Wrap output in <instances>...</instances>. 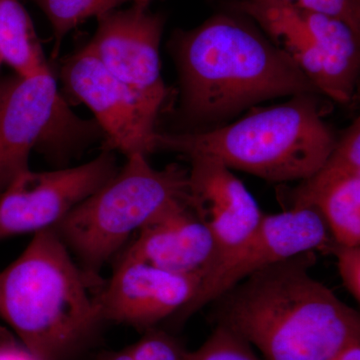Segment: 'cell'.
<instances>
[{
	"mask_svg": "<svg viewBox=\"0 0 360 360\" xmlns=\"http://www.w3.org/2000/svg\"><path fill=\"white\" fill-rule=\"evenodd\" d=\"M169 49L179 84L174 132L210 131L264 101L321 94L290 56L239 16L217 14L179 30Z\"/></svg>",
	"mask_w": 360,
	"mask_h": 360,
	"instance_id": "6da1fadb",
	"label": "cell"
},
{
	"mask_svg": "<svg viewBox=\"0 0 360 360\" xmlns=\"http://www.w3.org/2000/svg\"><path fill=\"white\" fill-rule=\"evenodd\" d=\"M315 251L251 274L217 300L215 323L265 360H329L360 340L359 311L315 279Z\"/></svg>",
	"mask_w": 360,
	"mask_h": 360,
	"instance_id": "7a4b0ae2",
	"label": "cell"
},
{
	"mask_svg": "<svg viewBox=\"0 0 360 360\" xmlns=\"http://www.w3.org/2000/svg\"><path fill=\"white\" fill-rule=\"evenodd\" d=\"M104 284L75 264L56 229H45L0 272V317L39 360H65L103 321Z\"/></svg>",
	"mask_w": 360,
	"mask_h": 360,
	"instance_id": "3957f363",
	"label": "cell"
},
{
	"mask_svg": "<svg viewBox=\"0 0 360 360\" xmlns=\"http://www.w3.org/2000/svg\"><path fill=\"white\" fill-rule=\"evenodd\" d=\"M319 92L291 96L269 108L200 134L160 132L156 149L184 156L202 153L231 169L267 181H300L314 174L335 148L338 136L324 117L330 108Z\"/></svg>",
	"mask_w": 360,
	"mask_h": 360,
	"instance_id": "277c9868",
	"label": "cell"
},
{
	"mask_svg": "<svg viewBox=\"0 0 360 360\" xmlns=\"http://www.w3.org/2000/svg\"><path fill=\"white\" fill-rule=\"evenodd\" d=\"M188 168L172 163L155 169L134 155L98 191L54 227L66 246L97 274L135 231L168 206L187 200Z\"/></svg>",
	"mask_w": 360,
	"mask_h": 360,
	"instance_id": "5b68a950",
	"label": "cell"
},
{
	"mask_svg": "<svg viewBox=\"0 0 360 360\" xmlns=\"http://www.w3.org/2000/svg\"><path fill=\"white\" fill-rule=\"evenodd\" d=\"M330 243L328 227L316 210L297 208L264 214L245 238L217 253L195 295L177 319L186 321L269 265L307 251L328 250Z\"/></svg>",
	"mask_w": 360,
	"mask_h": 360,
	"instance_id": "8992f818",
	"label": "cell"
},
{
	"mask_svg": "<svg viewBox=\"0 0 360 360\" xmlns=\"http://www.w3.org/2000/svg\"><path fill=\"white\" fill-rule=\"evenodd\" d=\"M61 82L70 96L85 104L105 135V150L127 158L155 153L160 108L122 84L86 46L65 59Z\"/></svg>",
	"mask_w": 360,
	"mask_h": 360,
	"instance_id": "52a82bcc",
	"label": "cell"
},
{
	"mask_svg": "<svg viewBox=\"0 0 360 360\" xmlns=\"http://www.w3.org/2000/svg\"><path fill=\"white\" fill-rule=\"evenodd\" d=\"M118 172L112 151L53 172H20L0 194V240L58 226Z\"/></svg>",
	"mask_w": 360,
	"mask_h": 360,
	"instance_id": "ba28073f",
	"label": "cell"
},
{
	"mask_svg": "<svg viewBox=\"0 0 360 360\" xmlns=\"http://www.w3.org/2000/svg\"><path fill=\"white\" fill-rule=\"evenodd\" d=\"M85 122L71 112L51 71L0 80V194L28 169L33 148Z\"/></svg>",
	"mask_w": 360,
	"mask_h": 360,
	"instance_id": "9c48e42d",
	"label": "cell"
},
{
	"mask_svg": "<svg viewBox=\"0 0 360 360\" xmlns=\"http://www.w3.org/2000/svg\"><path fill=\"white\" fill-rule=\"evenodd\" d=\"M94 37L85 45L113 77L161 111L169 98L161 77L160 47L165 18L134 4L97 18Z\"/></svg>",
	"mask_w": 360,
	"mask_h": 360,
	"instance_id": "30bf717a",
	"label": "cell"
},
{
	"mask_svg": "<svg viewBox=\"0 0 360 360\" xmlns=\"http://www.w3.org/2000/svg\"><path fill=\"white\" fill-rule=\"evenodd\" d=\"M202 276L180 274L123 257L101 295L103 321L155 328L191 302Z\"/></svg>",
	"mask_w": 360,
	"mask_h": 360,
	"instance_id": "8fae6325",
	"label": "cell"
},
{
	"mask_svg": "<svg viewBox=\"0 0 360 360\" xmlns=\"http://www.w3.org/2000/svg\"><path fill=\"white\" fill-rule=\"evenodd\" d=\"M184 158L191 163L188 205L212 232L217 252L236 245L264 213L243 181L219 158L202 153Z\"/></svg>",
	"mask_w": 360,
	"mask_h": 360,
	"instance_id": "7c38bea8",
	"label": "cell"
},
{
	"mask_svg": "<svg viewBox=\"0 0 360 360\" xmlns=\"http://www.w3.org/2000/svg\"><path fill=\"white\" fill-rule=\"evenodd\" d=\"M217 252L212 232L187 200H181L144 225L124 257L175 274L202 276Z\"/></svg>",
	"mask_w": 360,
	"mask_h": 360,
	"instance_id": "4fadbf2b",
	"label": "cell"
},
{
	"mask_svg": "<svg viewBox=\"0 0 360 360\" xmlns=\"http://www.w3.org/2000/svg\"><path fill=\"white\" fill-rule=\"evenodd\" d=\"M285 200L288 210H316L335 243L360 245V160L335 146L314 174L286 191Z\"/></svg>",
	"mask_w": 360,
	"mask_h": 360,
	"instance_id": "5bb4252c",
	"label": "cell"
},
{
	"mask_svg": "<svg viewBox=\"0 0 360 360\" xmlns=\"http://www.w3.org/2000/svg\"><path fill=\"white\" fill-rule=\"evenodd\" d=\"M0 58L20 77L51 71L32 18L20 0H0Z\"/></svg>",
	"mask_w": 360,
	"mask_h": 360,
	"instance_id": "9a60e30c",
	"label": "cell"
},
{
	"mask_svg": "<svg viewBox=\"0 0 360 360\" xmlns=\"http://www.w3.org/2000/svg\"><path fill=\"white\" fill-rule=\"evenodd\" d=\"M49 20L53 32L54 54L66 35L89 18L96 20L132 0H33Z\"/></svg>",
	"mask_w": 360,
	"mask_h": 360,
	"instance_id": "2e32d148",
	"label": "cell"
},
{
	"mask_svg": "<svg viewBox=\"0 0 360 360\" xmlns=\"http://www.w3.org/2000/svg\"><path fill=\"white\" fill-rule=\"evenodd\" d=\"M184 360H260L250 343L225 326L217 324L212 335Z\"/></svg>",
	"mask_w": 360,
	"mask_h": 360,
	"instance_id": "e0dca14e",
	"label": "cell"
},
{
	"mask_svg": "<svg viewBox=\"0 0 360 360\" xmlns=\"http://www.w3.org/2000/svg\"><path fill=\"white\" fill-rule=\"evenodd\" d=\"M130 347L134 360H184L187 352L177 338L156 328L144 331Z\"/></svg>",
	"mask_w": 360,
	"mask_h": 360,
	"instance_id": "ac0fdd59",
	"label": "cell"
},
{
	"mask_svg": "<svg viewBox=\"0 0 360 360\" xmlns=\"http://www.w3.org/2000/svg\"><path fill=\"white\" fill-rule=\"evenodd\" d=\"M338 260V269L343 285L352 297L360 300V245H342L335 241L329 245Z\"/></svg>",
	"mask_w": 360,
	"mask_h": 360,
	"instance_id": "d6986e66",
	"label": "cell"
},
{
	"mask_svg": "<svg viewBox=\"0 0 360 360\" xmlns=\"http://www.w3.org/2000/svg\"><path fill=\"white\" fill-rule=\"evenodd\" d=\"M0 360H39L21 342L0 330Z\"/></svg>",
	"mask_w": 360,
	"mask_h": 360,
	"instance_id": "ffe728a7",
	"label": "cell"
},
{
	"mask_svg": "<svg viewBox=\"0 0 360 360\" xmlns=\"http://www.w3.org/2000/svg\"><path fill=\"white\" fill-rule=\"evenodd\" d=\"M329 360H360V340L348 345Z\"/></svg>",
	"mask_w": 360,
	"mask_h": 360,
	"instance_id": "44dd1931",
	"label": "cell"
},
{
	"mask_svg": "<svg viewBox=\"0 0 360 360\" xmlns=\"http://www.w3.org/2000/svg\"><path fill=\"white\" fill-rule=\"evenodd\" d=\"M99 360H134L132 355L131 347H129L120 352H111L104 355L103 359Z\"/></svg>",
	"mask_w": 360,
	"mask_h": 360,
	"instance_id": "7402d4cb",
	"label": "cell"
},
{
	"mask_svg": "<svg viewBox=\"0 0 360 360\" xmlns=\"http://www.w3.org/2000/svg\"><path fill=\"white\" fill-rule=\"evenodd\" d=\"M134 4H148L149 0H132Z\"/></svg>",
	"mask_w": 360,
	"mask_h": 360,
	"instance_id": "603a6c76",
	"label": "cell"
},
{
	"mask_svg": "<svg viewBox=\"0 0 360 360\" xmlns=\"http://www.w3.org/2000/svg\"><path fill=\"white\" fill-rule=\"evenodd\" d=\"M227 1H231V0H227ZM283 1L288 2V4H297L298 0H283Z\"/></svg>",
	"mask_w": 360,
	"mask_h": 360,
	"instance_id": "cb8c5ba5",
	"label": "cell"
},
{
	"mask_svg": "<svg viewBox=\"0 0 360 360\" xmlns=\"http://www.w3.org/2000/svg\"><path fill=\"white\" fill-rule=\"evenodd\" d=\"M1 63H2L1 58H0V65H1Z\"/></svg>",
	"mask_w": 360,
	"mask_h": 360,
	"instance_id": "d4e9b609",
	"label": "cell"
}]
</instances>
